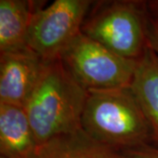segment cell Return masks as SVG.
Returning <instances> with one entry per match:
<instances>
[{"label":"cell","instance_id":"cell-1","mask_svg":"<svg viewBox=\"0 0 158 158\" xmlns=\"http://www.w3.org/2000/svg\"><path fill=\"white\" fill-rule=\"evenodd\" d=\"M87 97L88 90L77 81L61 58L46 62L24 107L38 146L82 128Z\"/></svg>","mask_w":158,"mask_h":158},{"label":"cell","instance_id":"cell-9","mask_svg":"<svg viewBox=\"0 0 158 158\" xmlns=\"http://www.w3.org/2000/svg\"><path fill=\"white\" fill-rule=\"evenodd\" d=\"M38 4L27 0H0V53L27 47V37Z\"/></svg>","mask_w":158,"mask_h":158},{"label":"cell","instance_id":"cell-6","mask_svg":"<svg viewBox=\"0 0 158 158\" xmlns=\"http://www.w3.org/2000/svg\"><path fill=\"white\" fill-rule=\"evenodd\" d=\"M45 64L28 47L0 53V104L25 107Z\"/></svg>","mask_w":158,"mask_h":158},{"label":"cell","instance_id":"cell-3","mask_svg":"<svg viewBox=\"0 0 158 158\" xmlns=\"http://www.w3.org/2000/svg\"><path fill=\"white\" fill-rule=\"evenodd\" d=\"M146 2H101L90 9L81 32L120 56L138 60L148 47Z\"/></svg>","mask_w":158,"mask_h":158},{"label":"cell","instance_id":"cell-5","mask_svg":"<svg viewBox=\"0 0 158 158\" xmlns=\"http://www.w3.org/2000/svg\"><path fill=\"white\" fill-rule=\"evenodd\" d=\"M94 5L90 0H56L34 11L27 37V47L43 61L60 58L81 33Z\"/></svg>","mask_w":158,"mask_h":158},{"label":"cell","instance_id":"cell-2","mask_svg":"<svg viewBox=\"0 0 158 158\" xmlns=\"http://www.w3.org/2000/svg\"><path fill=\"white\" fill-rule=\"evenodd\" d=\"M81 127L118 151L152 145L150 126L130 86L88 90Z\"/></svg>","mask_w":158,"mask_h":158},{"label":"cell","instance_id":"cell-8","mask_svg":"<svg viewBox=\"0 0 158 158\" xmlns=\"http://www.w3.org/2000/svg\"><path fill=\"white\" fill-rule=\"evenodd\" d=\"M130 87L152 132V145L158 148V56L147 47L137 60Z\"/></svg>","mask_w":158,"mask_h":158},{"label":"cell","instance_id":"cell-7","mask_svg":"<svg viewBox=\"0 0 158 158\" xmlns=\"http://www.w3.org/2000/svg\"><path fill=\"white\" fill-rule=\"evenodd\" d=\"M38 147L25 109L0 104V158H35Z\"/></svg>","mask_w":158,"mask_h":158},{"label":"cell","instance_id":"cell-13","mask_svg":"<svg viewBox=\"0 0 158 158\" xmlns=\"http://www.w3.org/2000/svg\"><path fill=\"white\" fill-rule=\"evenodd\" d=\"M148 11L152 15L158 17V0H152L146 2Z\"/></svg>","mask_w":158,"mask_h":158},{"label":"cell","instance_id":"cell-10","mask_svg":"<svg viewBox=\"0 0 158 158\" xmlns=\"http://www.w3.org/2000/svg\"><path fill=\"white\" fill-rule=\"evenodd\" d=\"M35 158L123 157L119 151L95 141L80 128L39 146Z\"/></svg>","mask_w":158,"mask_h":158},{"label":"cell","instance_id":"cell-11","mask_svg":"<svg viewBox=\"0 0 158 158\" xmlns=\"http://www.w3.org/2000/svg\"><path fill=\"white\" fill-rule=\"evenodd\" d=\"M145 32L148 47H149L158 56V17L149 13L148 9L145 18Z\"/></svg>","mask_w":158,"mask_h":158},{"label":"cell","instance_id":"cell-12","mask_svg":"<svg viewBox=\"0 0 158 158\" xmlns=\"http://www.w3.org/2000/svg\"><path fill=\"white\" fill-rule=\"evenodd\" d=\"M119 153L123 158H158V148L153 145L125 149Z\"/></svg>","mask_w":158,"mask_h":158},{"label":"cell","instance_id":"cell-4","mask_svg":"<svg viewBox=\"0 0 158 158\" xmlns=\"http://www.w3.org/2000/svg\"><path fill=\"white\" fill-rule=\"evenodd\" d=\"M60 58L88 90L130 86L137 65V60L118 56L82 32Z\"/></svg>","mask_w":158,"mask_h":158}]
</instances>
